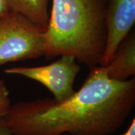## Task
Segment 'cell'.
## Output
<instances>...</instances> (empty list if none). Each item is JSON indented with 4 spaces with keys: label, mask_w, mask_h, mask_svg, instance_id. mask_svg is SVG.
I'll list each match as a JSON object with an SVG mask.
<instances>
[{
    "label": "cell",
    "mask_w": 135,
    "mask_h": 135,
    "mask_svg": "<svg viewBox=\"0 0 135 135\" xmlns=\"http://www.w3.org/2000/svg\"><path fill=\"white\" fill-rule=\"evenodd\" d=\"M134 104V77L112 80L99 65L91 68L80 89L67 99L20 101L1 119L12 135H111Z\"/></svg>",
    "instance_id": "cell-1"
},
{
    "label": "cell",
    "mask_w": 135,
    "mask_h": 135,
    "mask_svg": "<svg viewBox=\"0 0 135 135\" xmlns=\"http://www.w3.org/2000/svg\"><path fill=\"white\" fill-rule=\"evenodd\" d=\"M105 11L104 0H52L44 56L69 54L90 69L99 66L106 42Z\"/></svg>",
    "instance_id": "cell-2"
},
{
    "label": "cell",
    "mask_w": 135,
    "mask_h": 135,
    "mask_svg": "<svg viewBox=\"0 0 135 135\" xmlns=\"http://www.w3.org/2000/svg\"><path fill=\"white\" fill-rule=\"evenodd\" d=\"M46 29L14 11L0 17V66L34 59L46 51Z\"/></svg>",
    "instance_id": "cell-3"
},
{
    "label": "cell",
    "mask_w": 135,
    "mask_h": 135,
    "mask_svg": "<svg viewBox=\"0 0 135 135\" xmlns=\"http://www.w3.org/2000/svg\"><path fill=\"white\" fill-rule=\"evenodd\" d=\"M56 61L43 66H17L4 70L8 74L19 75L42 84L52 93L53 99L61 101L74 93V83L80 66L72 55L63 54Z\"/></svg>",
    "instance_id": "cell-4"
},
{
    "label": "cell",
    "mask_w": 135,
    "mask_h": 135,
    "mask_svg": "<svg viewBox=\"0 0 135 135\" xmlns=\"http://www.w3.org/2000/svg\"><path fill=\"white\" fill-rule=\"evenodd\" d=\"M135 23V0H109L105 11L106 42L100 66L107 65Z\"/></svg>",
    "instance_id": "cell-5"
},
{
    "label": "cell",
    "mask_w": 135,
    "mask_h": 135,
    "mask_svg": "<svg viewBox=\"0 0 135 135\" xmlns=\"http://www.w3.org/2000/svg\"><path fill=\"white\" fill-rule=\"evenodd\" d=\"M109 78L124 81L135 74V33L128 34L119 44L110 63L104 66Z\"/></svg>",
    "instance_id": "cell-6"
},
{
    "label": "cell",
    "mask_w": 135,
    "mask_h": 135,
    "mask_svg": "<svg viewBox=\"0 0 135 135\" xmlns=\"http://www.w3.org/2000/svg\"><path fill=\"white\" fill-rule=\"evenodd\" d=\"M10 10L30 20L38 26L47 29L50 16V0H6Z\"/></svg>",
    "instance_id": "cell-7"
},
{
    "label": "cell",
    "mask_w": 135,
    "mask_h": 135,
    "mask_svg": "<svg viewBox=\"0 0 135 135\" xmlns=\"http://www.w3.org/2000/svg\"><path fill=\"white\" fill-rule=\"evenodd\" d=\"M11 106L9 92L4 80H0V119L7 113Z\"/></svg>",
    "instance_id": "cell-8"
},
{
    "label": "cell",
    "mask_w": 135,
    "mask_h": 135,
    "mask_svg": "<svg viewBox=\"0 0 135 135\" xmlns=\"http://www.w3.org/2000/svg\"><path fill=\"white\" fill-rule=\"evenodd\" d=\"M11 11L6 0H0V17Z\"/></svg>",
    "instance_id": "cell-9"
},
{
    "label": "cell",
    "mask_w": 135,
    "mask_h": 135,
    "mask_svg": "<svg viewBox=\"0 0 135 135\" xmlns=\"http://www.w3.org/2000/svg\"><path fill=\"white\" fill-rule=\"evenodd\" d=\"M0 135H12L9 128L2 119H0Z\"/></svg>",
    "instance_id": "cell-10"
},
{
    "label": "cell",
    "mask_w": 135,
    "mask_h": 135,
    "mask_svg": "<svg viewBox=\"0 0 135 135\" xmlns=\"http://www.w3.org/2000/svg\"><path fill=\"white\" fill-rule=\"evenodd\" d=\"M60 135H66V134H60ZM121 135H135V119L134 118L131 122V125L128 128V129Z\"/></svg>",
    "instance_id": "cell-11"
}]
</instances>
